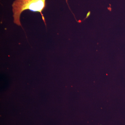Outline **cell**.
I'll use <instances>...</instances> for the list:
<instances>
[{"instance_id": "6da1fadb", "label": "cell", "mask_w": 125, "mask_h": 125, "mask_svg": "<svg viewBox=\"0 0 125 125\" xmlns=\"http://www.w3.org/2000/svg\"><path fill=\"white\" fill-rule=\"evenodd\" d=\"M67 3L68 0H65ZM46 6V0H14L11 5L14 23L22 27L20 21L21 14L24 11L29 10L39 12L42 15V20L46 25L42 11Z\"/></svg>"}]
</instances>
